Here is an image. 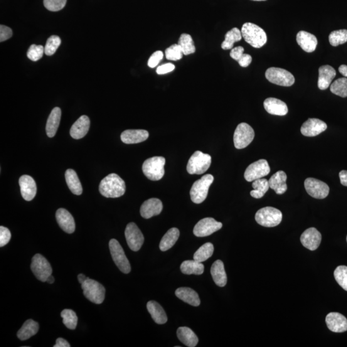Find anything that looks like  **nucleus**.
Returning <instances> with one entry per match:
<instances>
[{
  "label": "nucleus",
  "mask_w": 347,
  "mask_h": 347,
  "mask_svg": "<svg viewBox=\"0 0 347 347\" xmlns=\"http://www.w3.org/2000/svg\"><path fill=\"white\" fill-rule=\"evenodd\" d=\"M264 107L268 113L273 115L284 116L288 113L287 104L275 98H266L264 102Z\"/></svg>",
  "instance_id": "393cba45"
},
{
  "label": "nucleus",
  "mask_w": 347,
  "mask_h": 347,
  "mask_svg": "<svg viewBox=\"0 0 347 347\" xmlns=\"http://www.w3.org/2000/svg\"><path fill=\"white\" fill-rule=\"evenodd\" d=\"M252 1L260 2V1H266V0H252Z\"/></svg>",
  "instance_id": "e2e57ef3"
},
{
  "label": "nucleus",
  "mask_w": 347,
  "mask_h": 347,
  "mask_svg": "<svg viewBox=\"0 0 347 347\" xmlns=\"http://www.w3.org/2000/svg\"><path fill=\"white\" fill-rule=\"evenodd\" d=\"M305 189L309 196L316 199H324L329 195L330 189L327 184L319 179L309 178L304 182Z\"/></svg>",
  "instance_id": "4468645a"
},
{
  "label": "nucleus",
  "mask_w": 347,
  "mask_h": 347,
  "mask_svg": "<svg viewBox=\"0 0 347 347\" xmlns=\"http://www.w3.org/2000/svg\"><path fill=\"white\" fill-rule=\"evenodd\" d=\"M45 53V48L42 45H32L27 51V57L33 61H38Z\"/></svg>",
  "instance_id": "de8ad7c7"
},
{
  "label": "nucleus",
  "mask_w": 347,
  "mask_h": 347,
  "mask_svg": "<svg viewBox=\"0 0 347 347\" xmlns=\"http://www.w3.org/2000/svg\"><path fill=\"white\" fill-rule=\"evenodd\" d=\"M57 222L63 231L68 233H72L75 230L74 219L71 214L65 208L58 209L56 211Z\"/></svg>",
  "instance_id": "412c9836"
},
{
  "label": "nucleus",
  "mask_w": 347,
  "mask_h": 347,
  "mask_svg": "<svg viewBox=\"0 0 347 347\" xmlns=\"http://www.w3.org/2000/svg\"><path fill=\"white\" fill-rule=\"evenodd\" d=\"M270 172V167L265 159H259L247 167L245 172V178L248 182L260 179L268 175Z\"/></svg>",
  "instance_id": "f8f14e48"
},
{
  "label": "nucleus",
  "mask_w": 347,
  "mask_h": 347,
  "mask_svg": "<svg viewBox=\"0 0 347 347\" xmlns=\"http://www.w3.org/2000/svg\"><path fill=\"white\" fill-rule=\"evenodd\" d=\"M326 322L332 332L341 333L347 331V319L339 312H330L326 316Z\"/></svg>",
  "instance_id": "a211bd4d"
},
{
  "label": "nucleus",
  "mask_w": 347,
  "mask_h": 347,
  "mask_svg": "<svg viewBox=\"0 0 347 347\" xmlns=\"http://www.w3.org/2000/svg\"><path fill=\"white\" fill-rule=\"evenodd\" d=\"M31 268L34 275L41 282H46L48 278L52 273V268L50 263L45 257L40 254L34 256L32 259Z\"/></svg>",
  "instance_id": "9b49d317"
},
{
  "label": "nucleus",
  "mask_w": 347,
  "mask_h": 347,
  "mask_svg": "<svg viewBox=\"0 0 347 347\" xmlns=\"http://www.w3.org/2000/svg\"><path fill=\"white\" fill-rule=\"evenodd\" d=\"M255 137L253 128L247 123H241L236 128L233 135V142L236 149L245 148L252 143Z\"/></svg>",
  "instance_id": "1a4fd4ad"
},
{
  "label": "nucleus",
  "mask_w": 347,
  "mask_h": 347,
  "mask_svg": "<svg viewBox=\"0 0 347 347\" xmlns=\"http://www.w3.org/2000/svg\"><path fill=\"white\" fill-rule=\"evenodd\" d=\"M111 255L112 256L113 261L119 269L125 274L131 272V265L128 260L124 251L118 241L113 238L109 243Z\"/></svg>",
  "instance_id": "6e6552de"
},
{
  "label": "nucleus",
  "mask_w": 347,
  "mask_h": 347,
  "mask_svg": "<svg viewBox=\"0 0 347 347\" xmlns=\"http://www.w3.org/2000/svg\"><path fill=\"white\" fill-rule=\"evenodd\" d=\"M81 287L86 299L95 304H100L104 302L105 289L104 286L96 280L88 279L82 284Z\"/></svg>",
  "instance_id": "0eeeda50"
},
{
  "label": "nucleus",
  "mask_w": 347,
  "mask_h": 347,
  "mask_svg": "<svg viewBox=\"0 0 347 347\" xmlns=\"http://www.w3.org/2000/svg\"><path fill=\"white\" fill-rule=\"evenodd\" d=\"M339 176L342 185L347 186V171H341Z\"/></svg>",
  "instance_id": "13d9d810"
},
{
  "label": "nucleus",
  "mask_w": 347,
  "mask_h": 347,
  "mask_svg": "<svg viewBox=\"0 0 347 347\" xmlns=\"http://www.w3.org/2000/svg\"><path fill=\"white\" fill-rule=\"evenodd\" d=\"M12 36V31L9 27L1 24L0 25V41L8 40Z\"/></svg>",
  "instance_id": "603ef678"
},
{
  "label": "nucleus",
  "mask_w": 347,
  "mask_h": 347,
  "mask_svg": "<svg viewBox=\"0 0 347 347\" xmlns=\"http://www.w3.org/2000/svg\"><path fill=\"white\" fill-rule=\"evenodd\" d=\"M327 125L326 122L317 119H309L302 125L301 132L304 136L316 137L326 131Z\"/></svg>",
  "instance_id": "f3484780"
},
{
  "label": "nucleus",
  "mask_w": 347,
  "mask_h": 347,
  "mask_svg": "<svg viewBox=\"0 0 347 347\" xmlns=\"http://www.w3.org/2000/svg\"><path fill=\"white\" fill-rule=\"evenodd\" d=\"M339 73L343 75L344 77H347V66L345 65H341L339 67Z\"/></svg>",
  "instance_id": "bf43d9fd"
},
{
  "label": "nucleus",
  "mask_w": 347,
  "mask_h": 347,
  "mask_svg": "<svg viewBox=\"0 0 347 347\" xmlns=\"http://www.w3.org/2000/svg\"><path fill=\"white\" fill-rule=\"evenodd\" d=\"M149 132L143 129H128L122 132L121 140L124 144H139L149 138Z\"/></svg>",
  "instance_id": "4be33fe9"
},
{
  "label": "nucleus",
  "mask_w": 347,
  "mask_h": 347,
  "mask_svg": "<svg viewBox=\"0 0 347 347\" xmlns=\"http://www.w3.org/2000/svg\"><path fill=\"white\" fill-rule=\"evenodd\" d=\"M179 237V231L178 228H172L164 235L159 243V249L162 252H166L173 247Z\"/></svg>",
  "instance_id": "f704fd0d"
},
{
  "label": "nucleus",
  "mask_w": 347,
  "mask_h": 347,
  "mask_svg": "<svg viewBox=\"0 0 347 347\" xmlns=\"http://www.w3.org/2000/svg\"><path fill=\"white\" fill-rule=\"evenodd\" d=\"M164 54L162 51H156L152 54L148 61V66L150 68H155L159 62L163 60Z\"/></svg>",
  "instance_id": "3c124183"
},
{
  "label": "nucleus",
  "mask_w": 347,
  "mask_h": 347,
  "mask_svg": "<svg viewBox=\"0 0 347 347\" xmlns=\"http://www.w3.org/2000/svg\"><path fill=\"white\" fill-rule=\"evenodd\" d=\"M22 197L27 201H31L35 198L37 193L36 181L29 175L20 177L19 180Z\"/></svg>",
  "instance_id": "6ab92c4d"
},
{
  "label": "nucleus",
  "mask_w": 347,
  "mask_h": 347,
  "mask_svg": "<svg viewBox=\"0 0 347 347\" xmlns=\"http://www.w3.org/2000/svg\"><path fill=\"white\" fill-rule=\"evenodd\" d=\"M300 241L302 245L307 249L314 251L321 245L322 235L316 228H310L302 233Z\"/></svg>",
  "instance_id": "dca6fc26"
},
{
  "label": "nucleus",
  "mask_w": 347,
  "mask_h": 347,
  "mask_svg": "<svg viewBox=\"0 0 347 347\" xmlns=\"http://www.w3.org/2000/svg\"><path fill=\"white\" fill-rule=\"evenodd\" d=\"M329 40L330 44L333 46H337L346 43L347 30L341 29V30L332 32L329 36Z\"/></svg>",
  "instance_id": "37998d69"
},
{
  "label": "nucleus",
  "mask_w": 347,
  "mask_h": 347,
  "mask_svg": "<svg viewBox=\"0 0 347 347\" xmlns=\"http://www.w3.org/2000/svg\"><path fill=\"white\" fill-rule=\"evenodd\" d=\"M54 347H70V344L65 339L60 338L57 339L56 344Z\"/></svg>",
  "instance_id": "4d7b16f0"
},
{
  "label": "nucleus",
  "mask_w": 347,
  "mask_h": 347,
  "mask_svg": "<svg viewBox=\"0 0 347 347\" xmlns=\"http://www.w3.org/2000/svg\"><path fill=\"white\" fill-rule=\"evenodd\" d=\"M125 183L117 174H110L101 181L99 192L103 196L108 198H117L125 193Z\"/></svg>",
  "instance_id": "f257e3e1"
},
{
  "label": "nucleus",
  "mask_w": 347,
  "mask_h": 347,
  "mask_svg": "<svg viewBox=\"0 0 347 347\" xmlns=\"http://www.w3.org/2000/svg\"><path fill=\"white\" fill-rule=\"evenodd\" d=\"M287 175L284 171H280L273 174L269 180L270 187L277 194H283L286 192Z\"/></svg>",
  "instance_id": "bb28decb"
},
{
  "label": "nucleus",
  "mask_w": 347,
  "mask_h": 347,
  "mask_svg": "<svg viewBox=\"0 0 347 347\" xmlns=\"http://www.w3.org/2000/svg\"><path fill=\"white\" fill-rule=\"evenodd\" d=\"M241 34L246 42L253 47L260 48L267 43L265 32L254 23H246L241 29Z\"/></svg>",
  "instance_id": "f03ea898"
},
{
  "label": "nucleus",
  "mask_w": 347,
  "mask_h": 347,
  "mask_svg": "<svg viewBox=\"0 0 347 347\" xmlns=\"http://www.w3.org/2000/svg\"><path fill=\"white\" fill-rule=\"evenodd\" d=\"M163 210L162 202L157 198L147 199L142 204L140 208V214L144 219H150L152 217L159 215Z\"/></svg>",
  "instance_id": "aec40b11"
},
{
  "label": "nucleus",
  "mask_w": 347,
  "mask_h": 347,
  "mask_svg": "<svg viewBox=\"0 0 347 347\" xmlns=\"http://www.w3.org/2000/svg\"><path fill=\"white\" fill-rule=\"evenodd\" d=\"M213 179L212 175L206 174L199 180L194 182L190 192L191 200L193 203L200 204L205 200Z\"/></svg>",
  "instance_id": "20e7f679"
},
{
  "label": "nucleus",
  "mask_w": 347,
  "mask_h": 347,
  "mask_svg": "<svg viewBox=\"0 0 347 347\" xmlns=\"http://www.w3.org/2000/svg\"><path fill=\"white\" fill-rule=\"evenodd\" d=\"M165 164H166V159L164 157H150L146 159L143 164L142 171L144 175L150 180H161L164 176Z\"/></svg>",
  "instance_id": "7ed1b4c3"
},
{
  "label": "nucleus",
  "mask_w": 347,
  "mask_h": 347,
  "mask_svg": "<svg viewBox=\"0 0 347 347\" xmlns=\"http://www.w3.org/2000/svg\"><path fill=\"white\" fill-rule=\"evenodd\" d=\"M61 110L60 108H54L49 115L46 125V132L49 138L55 136L60 124Z\"/></svg>",
  "instance_id": "c756f323"
},
{
  "label": "nucleus",
  "mask_w": 347,
  "mask_h": 347,
  "mask_svg": "<svg viewBox=\"0 0 347 347\" xmlns=\"http://www.w3.org/2000/svg\"><path fill=\"white\" fill-rule=\"evenodd\" d=\"M67 0H44V6L51 12L60 11L65 7Z\"/></svg>",
  "instance_id": "09e8293b"
},
{
  "label": "nucleus",
  "mask_w": 347,
  "mask_h": 347,
  "mask_svg": "<svg viewBox=\"0 0 347 347\" xmlns=\"http://www.w3.org/2000/svg\"><path fill=\"white\" fill-rule=\"evenodd\" d=\"M147 308L152 318L157 324H164L167 322V316L162 307L155 301H149L147 303Z\"/></svg>",
  "instance_id": "2f4dec72"
},
{
  "label": "nucleus",
  "mask_w": 347,
  "mask_h": 347,
  "mask_svg": "<svg viewBox=\"0 0 347 347\" xmlns=\"http://www.w3.org/2000/svg\"><path fill=\"white\" fill-rule=\"evenodd\" d=\"M336 72L331 66H322L319 68V77L317 86L319 89L325 90L331 85L332 80L336 77Z\"/></svg>",
  "instance_id": "a878e982"
},
{
  "label": "nucleus",
  "mask_w": 347,
  "mask_h": 347,
  "mask_svg": "<svg viewBox=\"0 0 347 347\" xmlns=\"http://www.w3.org/2000/svg\"><path fill=\"white\" fill-rule=\"evenodd\" d=\"M175 69V66L172 63H166L158 66L156 69V73L159 75H164L171 72Z\"/></svg>",
  "instance_id": "864d4df0"
},
{
  "label": "nucleus",
  "mask_w": 347,
  "mask_h": 347,
  "mask_svg": "<svg viewBox=\"0 0 347 347\" xmlns=\"http://www.w3.org/2000/svg\"><path fill=\"white\" fill-rule=\"evenodd\" d=\"M54 280H55V279H54V278L52 276V275H51L48 278V279L47 280H46V282L49 283V284H53V283L54 282Z\"/></svg>",
  "instance_id": "680f3d73"
},
{
  "label": "nucleus",
  "mask_w": 347,
  "mask_h": 347,
  "mask_svg": "<svg viewBox=\"0 0 347 347\" xmlns=\"http://www.w3.org/2000/svg\"><path fill=\"white\" fill-rule=\"evenodd\" d=\"M61 40L58 36H51L48 39L45 46V54L46 56H52L61 45Z\"/></svg>",
  "instance_id": "a18cd8bd"
},
{
  "label": "nucleus",
  "mask_w": 347,
  "mask_h": 347,
  "mask_svg": "<svg viewBox=\"0 0 347 347\" xmlns=\"http://www.w3.org/2000/svg\"><path fill=\"white\" fill-rule=\"evenodd\" d=\"M331 92L341 97H347V78H340L334 81L330 87Z\"/></svg>",
  "instance_id": "a19ab883"
},
{
  "label": "nucleus",
  "mask_w": 347,
  "mask_h": 347,
  "mask_svg": "<svg viewBox=\"0 0 347 347\" xmlns=\"http://www.w3.org/2000/svg\"><path fill=\"white\" fill-rule=\"evenodd\" d=\"M244 51H245V49H244L243 46H237V47L231 49L230 57L233 60L238 61L241 58V56H243Z\"/></svg>",
  "instance_id": "5fc2aeb1"
},
{
  "label": "nucleus",
  "mask_w": 347,
  "mask_h": 347,
  "mask_svg": "<svg viewBox=\"0 0 347 347\" xmlns=\"http://www.w3.org/2000/svg\"><path fill=\"white\" fill-rule=\"evenodd\" d=\"M39 324L38 322L33 321V319H28L24 322L23 326L19 329V331L17 333V336L21 341L26 340L32 336L36 335L39 331Z\"/></svg>",
  "instance_id": "473e14b6"
},
{
  "label": "nucleus",
  "mask_w": 347,
  "mask_h": 347,
  "mask_svg": "<svg viewBox=\"0 0 347 347\" xmlns=\"http://www.w3.org/2000/svg\"><path fill=\"white\" fill-rule=\"evenodd\" d=\"M334 275L338 284L347 291V267L339 265L334 271Z\"/></svg>",
  "instance_id": "c03bdc74"
},
{
  "label": "nucleus",
  "mask_w": 347,
  "mask_h": 347,
  "mask_svg": "<svg viewBox=\"0 0 347 347\" xmlns=\"http://www.w3.org/2000/svg\"><path fill=\"white\" fill-rule=\"evenodd\" d=\"M211 157L210 155L196 151L192 155L187 164L186 170L190 174H202L205 173L210 167Z\"/></svg>",
  "instance_id": "423d86ee"
},
{
  "label": "nucleus",
  "mask_w": 347,
  "mask_h": 347,
  "mask_svg": "<svg viewBox=\"0 0 347 347\" xmlns=\"http://www.w3.org/2000/svg\"><path fill=\"white\" fill-rule=\"evenodd\" d=\"M346 242H347V237H346Z\"/></svg>",
  "instance_id": "0e129e2a"
},
{
  "label": "nucleus",
  "mask_w": 347,
  "mask_h": 347,
  "mask_svg": "<svg viewBox=\"0 0 347 347\" xmlns=\"http://www.w3.org/2000/svg\"><path fill=\"white\" fill-rule=\"evenodd\" d=\"M223 224L218 222L213 218H204L196 224L194 228V234L196 237H203L209 236L222 228Z\"/></svg>",
  "instance_id": "2eb2a0df"
},
{
  "label": "nucleus",
  "mask_w": 347,
  "mask_h": 347,
  "mask_svg": "<svg viewBox=\"0 0 347 347\" xmlns=\"http://www.w3.org/2000/svg\"><path fill=\"white\" fill-rule=\"evenodd\" d=\"M177 336L181 343L189 347L196 346L199 341L198 336L189 327H179L177 331Z\"/></svg>",
  "instance_id": "7c9ffc66"
},
{
  "label": "nucleus",
  "mask_w": 347,
  "mask_h": 347,
  "mask_svg": "<svg viewBox=\"0 0 347 347\" xmlns=\"http://www.w3.org/2000/svg\"><path fill=\"white\" fill-rule=\"evenodd\" d=\"M88 279H89V278L86 277L85 275L79 274L78 275V280L81 284H82L83 283L85 282L86 280H87Z\"/></svg>",
  "instance_id": "052dcab7"
},
{
  "label": "nucleus",
  "mask_w": 347,
  "mask_h": 347,
  "mask_svg": "<svg viewBox=\"0 0 347 347\" xmlns=\"http://www.w3.org/2000/svg\"><path fill=\"white\" fill-rule=\"evenodd\" d=\"M297 41L300 47L308 53L313 52L317 45L316 37L306 31H300L297 35Z\"/></svg>",
  "instance_id": "b1692460"
},
{
  "label": "nucleus",
  "mask_w": 347,
  "mask_h": 347,
  "mask_svg": "<svg viewBox=\"0 0 347 347\" xmlns=\"http://www.w3.org/2000/svg\"><path fill=\"white\" fill-rule=\"evenodd\" d=\"M66 183L71 193L80 196L83 193V187L74 170L69 169L65 172Z\"/></svg>",
  "instance_id": "72a5a7b5"
},
{
  "label": "nucleus",
  "mask_w": 347,
  "mask_h": 347,
  "mask_svg": "<svg viewBox=\"0 0 347 347\" xmlns=\"http://www.w3.org/2000/svg\"><path fill=\"white\" fill-rule=\"evenodd\" d=\"M61 316L63 317V324L68 329L74 330L77 327L78 317L75 312L71 309H65L61 312Z\"/></svg>",
  "instance_id": "79ce46f5"
},
{
  "label": "nucleus",
  "mask_w": 347,
  "mask_h": 347,
  "mask_svg": "<svg viewBox=\"0 0 347 347\" xmlns=\"http://www.w3.org/2000/svg\"><path fill=\"white\" fill-rule=\"evenodd\" d=\"M180 269L181 272L185 275H202L205 267L201 262L193 260H185L182 262Z\"/></svg>",
  "instance_id": "c9c22d12"
},
{
  "label": "nucleus",
  "mask_w": 347,
  "mask_h": 347,
  "mask_svg": "<svg viewBox=\"0 0 347 347\" xmlns=\"http://www.w3.org/2000/svg\"><path fill=\"white\" fill-rule=\"evenodd\" d=\"M214 247L210 243H205L199 248L194 255V260L199 262H203L208 260L213 255Z\"/></svg>",
  "instance_id": "58836bf2"
},
{
  "label": "nucleus",
  "mask_w": 347,
  "mask_h": 347,
  "mask_svg": "<svg viewBox=\"0 0 347 347\" xmlns=\"http://www.w3.org/2000/svg\"><path fill=\"white\" fill-rule=\"evenodd\" d=\"M252 186L254 190L251 191L250 195L255 199L262 198L269 190V181L266 179L260 178L253 181Z\"/></svg>",
  "instance_id": "e433bc0d"
},
{
  "label": "nucleus",
  "mask_w": 347,
  "mask_h": 347,
  "mask_svg": "<svg viewBox=\"0 0 347 347\" xmlns=\"http://www.w3.org/2000/svg\"><path fill=\"white\" fill-rule=\"evenodd\" d=\"M252 56L247 54H243L241 58L238 60V63L242 67L246 68L248 67L252 63Z\"/></svg>",
  "instance_id": "6e6d98bb"
},
{
  "label": "nucleus",
  "mask_w": 347,
  "mask_h": 347,
  "mask_svg": "<svg viewBox=\"0 0 347 347\" xmlns=\"http://www.w3.org/2000/svg\"><path fill=\"white\" fill-rule=\"evenodd\" d=\"M255 220L264 227H275L281 223L282 213L277 208L267 206L257 211L255 214Z\"/></svg>",
  "instance_id": "39448f33"
},
{
  "label": "nucleus",
  "mask_w": 347,
  "mask_h": 347,
  "mask_svg": "<svg viewBox=\"0 0 347 347\" xmlns=\"http://www.w3.org/2000/svg\"><path fill=\"white\" fill-rule=\"evenodd\" d=\"M11 238V231L4 226H0V247H3L9 243Z\"/></svg>",
  "instance_id": "8fccbe9b"
},
{
  "label": "nucleus",
  "mask_w": 347,
  "mask_h": 347,
  "mask_svg": "<svg viewBox=\"0 0 347 347\" xmlns=\"http://www.w3.org/2000/svg\"><path fill=\"white\" fill-rule=\"evenodd\" d=\"M178 45L181 46L183 55H190L196 51L193 39L189 34H182L179 39Z\"/></svg>",
  "instance_id": "ea45409f"
},
{
  "label": "nucleus",
  "mask_w": 347,
  "mask_h": 347,
  "mask_svg": "<svg viewBox=\"0 0 347 347\" xmlns=\"http://www.w3.org/2000/svg\"><path fill=\"white\" fill-rule=\"evenodd\" d=\"M265 78L270 83L275 85L286 86H291L294 85L295 79L291 73L284 69L272 67L268 68L265 71Z\"/></svg>",
  "instance_id": "9d476101"
},
{
  "label": "nucleus",
  "mask_w": 347,
  "mask_h": 347,
  "mask_svg": "<svg viewBox=\"0 0 347 347\" xmlns=\"http://www.w3.org/2000/svg\"><path fill=\"white\" fill-rule=\"evenodd\" d=\"M210 272L216 284L220 287H225L227 283V276L223 262L220 260H216L211 265Z\"/></svg>",
  "instance_id": "cd10ccee"
},
{
  "label": "nucleus",
  "mask_w": 347,
  "mask_h": 347,
  "mask_svg": "<svg viewBox=\"0 0 347 347\" xmlns=\"http://www.w3.org/2000/svg\"><path fill=\"white\" fill-rule=\"evenodd\" d=\"M125 236L130 249L134 252H138L142 247L144 242V237L136 224H128L125 230Z\"/></svg>",
  "instance_id": "ddd939ff"
},
{
  "label": "nucleus",
  "mask_w": 347,
  "mask_h": 347,
  "mask_svg": "<svg viewBox=\"0 0 347 347\" xmlns=\"http://www.w3.org/2000/svg\"><path fill=\"white\" fill-rule=\"evenodd\" d=\"M183 55V50H182L181 46L178 44H174V45L167 48L166 50V58L168 60H180Z\"/></svg>",
  "instance_id": "49530a36"
},
{
  "label": "nucleus",
  "mask_w": 347,
  "mask_h": 347,
  "mask_svg": "<svg viewBox=\"0 0 347 347\" xmlns=\"http://www.w3.org/2000/svg\"><path fill=\"white\" fill-rule=\"evenodd\" d=\"M243 36L241 31L237 28H233L226 34L225 41L221 44L223 50H231L236 42L240 41Z\"/></svg>",
  "instance_id": "4c0bfd02"
},
{
  "label": "nucleus",
  "mask_w": 347,
  "mask_h": 347,
  "mask_svg": "<svg viewBox=\"0 0 347 347\" xmlns=\"http://www.w3.org/2000/svg\"><path fill=\"white\" fill-rule=\"evenodd\" d=\"M176 297L189 305L198 307L200 305L199 295L193 289L189 287H179L175 292Z\"/></svg>",
  "instance_id": "c85d7f7f"
},
{
  "label": "nucleus",
  "mask_w": 347,
  "mask_h": 347,
  "mask_svg": "<svg viewBox=\"0 0 347 347\" xmlns=\"http://www.w3.org/2000/svg\"><path fill=\"white\" fill-rule=\"evenodd\" d=\"M90 127L89 117L83 115L73 124L70 129L71 137L75 140L83 139L87 135Z\"/></svg>",
  "instance_id": "5701e85b"
}]
</instances>
